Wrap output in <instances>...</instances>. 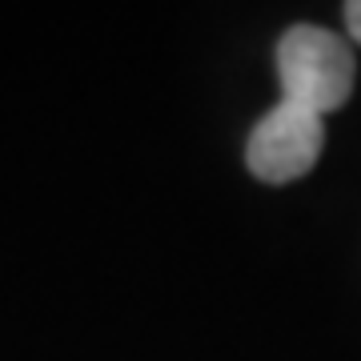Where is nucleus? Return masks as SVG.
Wrapping results in <instances>:
<instances>
[{"label": "nucleus", "mask_w": 361, "mask_h": 361, "mask_svg": "<svg viewBox=\"0 0 361 361\" xmlns=\"http://www.w3.org/2000/svg\"><path fill=\"white\" fill-rule=\"evenodd\" d=\"M353 49L334 37L329 28L293 25L277 40V77H281V101L293 109L322 116L341 109L353 92Z\"/></svg>", "instance_id": "nucleus-1"}, {"label": "nucleus", "mask_w": 361, "mask_h": 361, "mask_svg": "<svg viewBox=\"0 0 361 361\" xmlns=\"http://www.w3.org/2000/svg\"><path fill=\"white\" fill-rule=\"evenodd\" d=\"M322 145H325L322 116L277 101L257 121V129L249 133L245 161L253 169V177H261L265 185H289V180L305 177L317 165Z\"/></svg>", "instance_id": "nucleus-2"}, {"label": "nucleus", "mask_w": 361, "mask_h": 361, "mask_svg": "<svg viewBox=\"0 0 361 361\" xmlns=\"http://www.w3.org/2000/svg\"><path fill=\"white\" fill-rule=\"evenodd\" d=\"M345 25H349V37L361 44V0H349L345 4Z\"/></svg>", "instance_id": "nucleus-3"}]
</instances>
